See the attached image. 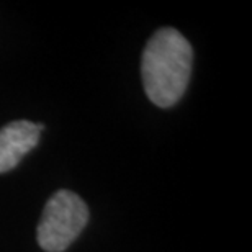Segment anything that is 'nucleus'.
<instances>
[{
    "mask_svg": "<svg viewBox=\"0 0 252 252\" xmlns=\"http://www.w3.org/2000/svg\"><path fill=\"white\" fill-rule=\"evenodd\" d=\"M89 223V208L77 193L58 190L48 200L38 224V244L46 252H63Z\"/></svg>",
    "mask_w": 252,
    "mask_h": 252,
    "instance_id": "obj_2",
    "label": "nucleus"
},
{
    "mask_svg": "<svg viewBox=\"0 0 252 252\" xmlns=\"http://www.w3.org/2000/svg\"><path fill=\"white\" fill-rule=\"evenodd\" d=\"M193 51L182 33L158 30L148 41L141 59V77L148 98L160 108L172 107L187 90Z\"/></svg>",
    "mask_w": 252,
    "mask_h": 252,
    "instance_id": "obj_1",
    "label": "nucleus"
},
{
    "mask_svg": "<svg viewBox=\"0 0 252 252\" xmlns=\"http://www.w3.org/2000/svg\"><path fill=\"white\" fill-rule=\"evenodd\" d=\"M43 129V125L25 120L12 122L0 129V174L15 169L30 151L36 148Z\"/></svg>",
    "mask_w": 252,
    "mask_h": 252,
    "instance_id": "obj_3",
    "label": "nucleus"
}]
</instances>
